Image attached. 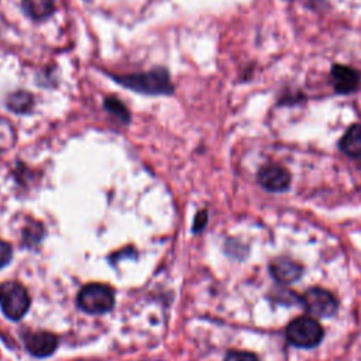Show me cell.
I'll return each mask as SVG.
<instances>
[{
  "instance_id": "1",
  "label": "cell",
  "mask_w": 361,
  "mask_h": 361,
  "mask_svg": "<svg viewBox=\"0 0 361 361\" xmlns=\"http://www.w3.org/2000/svg\"><path fill=\"white\" fill-rule=\"evenodd\" d=\"M113 79L121 86L142 94H172L173 85L169 72L165 68H155L148 72H137L128 75H113Z\"/></svg>"
},
{
  "instance_id": "2",
  "label": "cell",
  "mask_w": 361,
  "mask_h": 361,
  "mask_svg": "<svg viewBox=\"0 0 361 361\" xmlns=\"http://www.w3.org/2000/svg\"><path fill=\"white\" fill-rule=\"evenodd\" d=\"M288 341L300 348L316 347L323 338V327L320 323L309 316L293 319L286 327Z\"/></svg>"
},
{
  "instance_id": "3",
  "label": "cell",
  "mask_w": 361,
  "mask_h": 361,
  "mask_svg": "<svg viewBox=\"0 0 361 361\" xmlns=\"http://www.w3.org/2000/svg\"><path fill=\"white\" fill-rule=\"evenodd\" d=\"M78 306L90 314H103L114 306V292L103 283H89L78 295Z\"/></svg>"
},
{
  "instance_id": "4",
  "label": "cell",
  "mask_w": 361,
  "mask_h": 361,
  "mask_svg": "<svg viewBox=\"0 0 361 361\" xmlns=\"http://www.w3.org/2000/svg\"><path fill=\"white\" fill-rule=\"evenodd\" d=\"M30 296L18 282H4L0 285V307L10 320H20L30 309Z\"/></svg>"
},
{
  "instance_id": "5",
  "label": "cell",
  "mask_w": 361,
  "mask_h": 361,
  "mask_svg": "<svg viewBox=\"0 0 361 361\" xmlns=\"http://www.w3.org/2000/svg\"><path fill=\"white\" fill-rule=\"evenodd\" d=\"M303 303L306 310L317 317H329L337 310L336 298L329 290L316 286L305 292Z\"/></svg>"
},
{
  "instance_id": "6",
  "label": "cell",
  "mask_w": 361,
  "mask_h": 361,
  "mask_svg": "<svg viewBox=\"0 0 361 361\" xmlns=\"http://www.w3.org/2000/svg\"><path fill=\"white\" fill-rule=\"evenodd\" d=\"M258 180L261 186L271 192L286 190L290 185V173L281 165H265L258 171Z\"/></svg>"
},
{
  "instance_id": "7",
  "label": "cell",
  "mask_w": 361,
  "mask_h": 361,
  "mask_svg": "<svg viewBox=\"0 0 361 361\" xmlns=\"http://www.w3.org/2000/svg\"><path fill=\"white\" fill-rule=\"evenodd\" d=\"M27 350L35 357H48L58 347V337L48 331L31 333L25 337Z\"/></svg>"
},
{
  "instance_id": "8",
  "label": "cell",
  "mask_w": 361,
  "mask_h": 361,
  "mask_svg": "<svg viewBox=\"0 0 361 361\" xmlns=\"http://www.w3.org/2000/svg\"><path fill=\"white\" fill-rule=\"evenodd\" d=\"M331 78L337 93H351L360 85V75L355 69L345 65H333Z\"/></svg>"
},
{
  "instance_id": "9",
  "label": "cell",
  "mask_w": 361,
  "mask_h": 361,
  "mask_svg": "<svg viewBox=\"0 0 361 361\" xmlns=\"http://www.w3.org/2000/svg\"><path fill=\"white\" fill-rule=\"evenodd\" d=\"M269 271L272 276L281 283H292L298 281L303 272L300 264L289 259V258H275L269 264Z\"/></svg>"
},
{
  "instance_id": "10",
  "label": "cell",
  "mask_w": 361,
  "mask_h": 361,
  "mask_svg": "<svg viewBox=\"0 0 361 361\" xmlns=\"http://www.w3.org/2000/svg\"><path fill=\"white\" fill-rule=\"evenodd\" d=\"M340 149L351 157L361 158V124H353L340 140Z\"/></svg>"
},
{
  "instance_id": "11",
  "label": "cell",
  "mask_w": 361,
  "mask_h": 361,
  "mask_svg": "<svg viewBox=\"0 0 361 361\" xmlns=\"http://www.w3.org/2000/svg\"><path fill=\"white\" fill-rule=\"evenodd\" d=\"M21 6L25 14L35 21L47 20L55 10L54 0H23Z\"/></svg>"
},
{
  "instance_id": "12",
  "label": "cell",
  "mask_w": 361,
  "mask_h": 361,
  "mask_svg": "<svg viewBox=\"0 0 361 361\" xmlns=\"http://www.w3.org/2000/svg\"><path fill=\"white\" fill-rule=\"evenodd\" d=\"M32 106H34V99L31 93L25 90H17L7 97V107L14 113H20V114L28 113L32 109Z\"/></svg>"
},
{
  "instance_id": "13",
  "label": "cell",
  "mask_w": 361,
  "mask_h": 361,
  "mask_svg": "<svg viewBox=\"0 0 361 361\" xmlns=\"http://www.w3.org/2000/svg\"><path fill=\"white\" fill-rule=\"evenodd\" d=\"M103 106L110 114L117 117L120 121H123L126 124L130 121V113L121 100H118L116 97H106L103 102Z\"/></svg>"
},
{
  "instance_id": "14",
  "label": "cell",
  "mask_w": 361,
  "mask_h": 361,
  "mask_svg": "<svg viewBox=\"0 0 361 361\" xmlns=\"http://www.w3.org/2000/svg\"><path fill=\"white\" fill-rule=\"evenodd\" d=\"M224 361H259V360L252 353L230 351V353H227Z\"/></svg>"
},
{
  "instance_id": "15",
  "label": "cell",
  "mask_w": 361,
  "mask_h": 361,
  "mask_svg": "<svg viewBox=\"0 0 361 361\" xmlns=\"http://www.w3.org/2000/svg\"><path fill=\"white\" fill-rule=\"evenodd\" d=\"M13 257V248L8 243L0 240V268L6 267Z\"/></svg>"
},
{
  "instance_id": "16",
  "label": "cell",
  "mask_w": 361,
  "mask_h": 361,
  "mask_svg": "<svg viewBox=\"0 0 361 361\" xmlns=\"http://www.w3.org/2000/svg\"><path fill=\"white\" fill-rule=\"evenodd\" d=\"M207 223V213L204 210L199 212L195 217V223H193V231L195 233H199Z\"/></svg>"
}]
</instances>
